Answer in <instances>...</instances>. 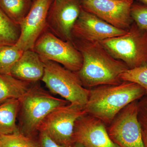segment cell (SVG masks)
I'll return each instance as SVG.
<instances>
[{"label":"cell","instance_id":"52a82bcc","mask_svg":"<svg viewBox=\"0 0 147 147\" xmlns=\"http://www.w3.org/2000/svg\"><path fill=\"white\" fill-rule=\"evenodd\" d=\"M86 114L84 108L69 103L54 110L46 117L38 131H45L59 144L71 147L74 144L73 135L75 123Z\"/></svg>","mask_w":147,"mask_h":147},{"label":"cell","instance_id":"9a60e30c","mask_svg":"<svg viewBox=\"0 0 147 147\" xmlns=\"http://www.w3.org/2000/svg\"><path fill=\"white\" fill-rule=\"evenodd\" d=\"M34 84L0 74V104L9 99L20 100Z\"/></svg>","mask_w":147,"mask_h":147},{"label":"cell","instance_id":"8992f818","mask_svg":"<svg viewBox=\"0 0 147 147\" xmlns=\"http://www.w3.org/2000/svg\"><path fill=\"white\" fill-rule=\"evenodd\" d=\"M32 50L42 61L55 62L74 72L82 67L83 57L73 43L59 38L47 28L36 40Z\"/></svg>","mask_w":147,"mask_h":147},{"label":"cell","instance_id":"f1b7e54d","mask_svg":"<svg viewBox=\"0 0 147 147\" xmlns=\"http://www.w3.org/2000/svg\"><path fill=\"white\" fill-rule=\"evenodd\" d=\"M0 147H2V146L1 145V143H0Z\"/></svg>","mask_w":147,"mask_h":147},{"label":"cell","instance_id":"8fae6325","mask_svg":"<svg viewBox=\"0 0 147 147\" xmlns=\"http://www.w3.org/2000/svg\"><path fill=\"white\" fill-rule=\"evenodd\" d=\"M127 30L113 26L94 14L82 9L74 25L71 37L72 40L100 42L107 38L122 35Z\"/></svg>","mask_w":147,"mask_h":147},{"label":"cell","instance_id":"603a6c76","mask_svg":"<svg viewBox=\"0 0 147 147\" xmlns=\"http://www.w3.org/2000/svg\"><path fill=\"white\" fill-rule=\"evenodd\" d=\"M138 119L142 127L147 129V95L139 100Z\"/></svg>","mask_w":147,"mask_h":147},{"label":"cell","instance_id":"7402d4cb","mask_svg":"<svg viewBox=\"0 0 147 147\" xmlns=\"http://www.w3.org/2000/svg\"><path fill=\"white\" fill-rule=\"evenodd\" d=\"M130 13L133 22L138 28L147 32V5L134 2Z\"/></svg>","mask_w":147,"mask_h":147},{"label":"cell","instance_id":"2e32d148","mask_svg":"<svg viewBox=\"0 0 147 147\" xmlns=\"http://www.w3.org/2000/svg\"><path fill=\"white\" fill-rule=\"evenodd\" d=\"M19 101L11 99L0 104V136L13 134L20 130L16 124Z\"/></svg>","mask_w":147,"mask_h":147},{"label":"cell","instance_id":"3957f363","mask_svg":"<svg viewBox=\"0 0 147 147\" xmlns=\"http://www.w3.org/2000/svg\"><path fill=\"white\" fill-rule=\"evenodd\" d=\"M19 101L18 117L20 131L33 137L40 124L54 110L67 105L65 99L55 97L38 84L34 83Z\"/></svg>","mask_w":147,"mask_h":147},{"label":"cell","instance_id":"4fadbf2b","mask_svg":"<svg viewBox=\"0 0 147 147\" xmlns=\"http://www.w3.org/2000/svg\"><path fill=\"white\" fill-rule=\"evenodd\" d=\"M73 139L74 143H79L84 147H119L110 139L106 125L87 114L76 121Z\"/></svg>","mask_w":147,"mask_h":147},{"label":"cell","instance_id":"4316f807","mask_svg":"<svg viewBox=\"0 0 147 147\" xmlns=\"http://www.w3.org/2000/svg\"><path fill=\"white\" fill-rule=\"evenodd\" d=\"M117 1L126 2H134V0H113Z\"/></svg>","mask_w":147,"mask_h":147},{"label":"cell","instance_id":"7a4b0ae2","mask_svg":"<svg viewBox=\"0 0 147 147\" xmlns=\"http://www.w3.org/2000/svg\"><path fill=\"white\" fill-rule=\"evenodd\" d=\"M146 94L141 86L129 81H123L117 85L98 86L90 89L84 110L86 114L109 125L125 106Z\"/></svg>","mask_w":147,"mask_h":147},{"label":"cell","instance_id":"44dd1931","mask_svg":"<svg viewBox=\"0 0 147 147\" xmlns=\"http://www.w3.org/2000/svg\"><path fill=\"white\" fill-rule=\"evenodd\" d=\"M122 81L137 83L144 88L147 95V65L129 69L121 75Z\"/></svg>","mask_w":147,"mask_h":147},{"label":"cell","instance_id":"f546056e","mask_svg":"<svg viewBox=\"0 0 147 147\" xmlns=\"http://www.w3.org/2000/svg\"><path fill=\"white\" fill-rule=\"evenodd\" d=\"M32 1H35V0H32Z\"/></svg>","mask_w":147,"mask_h":147},{"label":"cell","instance_id":"7c38bea8","mask_svg":"<svg viewBox=\"0 0 147 147\" xmlns=\"http://www.w3.org/2000/svg\"><path fill=\"white\" fill-rule=\"evenodd\" d=\"M133 3L113 0H82L84 10L113 26L126 30L133 22L130 13Z\"/></svg>","mask_w":147,"mask_h":147},{"label":"cell","instance_id":"484cf974","mask_svg":"<svg viewBox=\"0 0 147 147\" xmlns=\"http://www.w3.org/2000/svg\"><path fill=\"white\" fill-rule=\"evenodd\" d=\"M71 147H84L81 144H79V143H74L73 146Z\"/></svg>","mask_w":147,"mask_h":147},{"label":"cell","instance_id":"ac0fdd59","mask_svg":"<svg viewBox=\"0 0 147 147\" xmlns=\"http://www.w3.org/2000/svg\"><path fill=\"white\" fill-rule=\"evenodd\" d=\"M20 34L19 25L11 21L0 8V45H15Z\"/></svg>","mask_w":147,"mask_h":147},{"label":"cell","instance_id":"5b68a950","mask_svg":"<svg viewBox=\"0 0 147 147\" xmlns=\"http://www.w3.org/2000/svg\"><path fill=\"white\" fill-rule=\"evenodd\" d=\"M99 42L113 57L130 69L147 65V32L134 22L124 34Z\"/></svg>","mask_w":147,"mask_h":147},{"label":"cell","instance_id":"d6986e66","mask_svg":"<svg viewBox=\"0 0 147 147\" xmlns=\"http://www.w3.org/2000/svg\"><path fill=\"white\" fill-rule=\"evenodd\" d=\"M24 51L13 45H0V74H10L11 69Z\"/></svg>","mask_w":147,"mask_h":147},{"label":"cell","instance_id":"277c9868","mask_svg":"<svg viewBox=\"0 0 147 147\" xmlns=\"http://www.w3.org/2000/svg\"><path fill=\"white\" fill-rule=\"evenodd\" d=\"M42 61L45 71L41 81L50 91L84 109L88 100L90 89L83 86L76 72L55 62Z\"/></svg>","mask_w":147,"mask_h":147},{"label":"cell","instance_id":"ffe728a7","mask_svg":"<svg viewBox=\"0 0 147 147\" xmlns=\"http://www.w3.org/2000/svg\"><path fill=\"white\" fill-rule=\"evenodd\" d=\"M0 143L2 147H38L37 140L27 136L20 130L8 135H1Z\"/></svg>","mask_w":147,"mask_h":147},{"label":"cell","instance_id":"e0dca14e","mask_svg":"<svg viewBox=\"0 0 147 147\" xmlns=\"http://www.w3.org/2000/svg\"><path fill=\"white\" fill-rule=\"evenodd\" d=\"M32 0H0V8L15 24L19 25L32 5Z\"/></svg>","mask_w":147,"mask_h":147},{"label":"cell","instance_id":"30bf717a","mask_svg":"<svg viewBox=\"0 0 147 147\" xmlns=\"http://www.w3.org/2000/svg\"><path fill=\"white\" fill-rule=\"evenodd\" d=\"M53 0L34 1L29 13L19 24L20 34L15 45L19 50H32L36 40L47 29L48 11Z\"/></svg>","mask_w":147,"mask_h":147},{"label":"cell","instance_id":"ba28073f","mask_svg":"<svg viewBox=\"0 0 147 147\" xmlns=\"http://www.w3.org/2000/svg\"><path fill=\"white\" fill-rule=\"evenodd\" d=\"M138 102L135 100L125 106L107 127L110 139L119 147H144L138 119Z\"/></svg>","mask_w":147,"mask_h":147},{"label":"cell","instance_id":"d4e9b609","mask_svg":"<svg viewBox=\"0 0 147 147\" xmlns=\"http://www.w3.org/2000/svg\"><path fill=\"white\" fill-rule=\"evenodd\" d=\"M142 139L144 147H147V129L142 127Z\"/></svg>","mask_w":147,"mask_h":147},{"label":"cell","instance_id":"5bb4252c","mask_svg":"<svg viewBox=\"0 0 147 147\" xmlns=\"http://www.w3.org/2000/svg\"><path fill=\"white\" fill-rule=\"evenodd\" d=\"M45 71L44 64L33 50L24 51L11 69L10 74L16 79L31 83L41 80Z\"/></svg>","mask_w":147,"mask_h":147},{"label":"cell","instance_id":"6da1fadb","mask_svg":"<svg viewBox=\"0 0 147 147\" xmlns=\"http://www.w3.org/2000/svg\"><path fill=\"white\" fill-rule=\"evenodd\" d=\"M71 42L83 57L82 67L76 73L85 88L90 89L123 82L121 75L129 68L122 61L110 55L100 42L73 39Z\"/></svg>","mask_w":147,"mask_h":147},{"label":"cell","instance_id":"9c48e42d","mask_svg":"<svg viewBox=\"0 0 147 147\" xmlns=\"http://www.w3.org/2000/svg\"><path fill=\"white\" fill-rule=\"evenodd\" d=\"M82 9V0H53L47 14V30L62 40L71 42L72 28Z\"/></svg>","mask_w":147,"mask_h":147},{"label":"cell","instance_id":"cb8c5ba5","mask_svg":"<svg viewBox=\"0 0 147 147\" xmlns=\"http://www.w3.org/2000/svg\"><path fill=\"white\" fill-rule=\"evenodd\" d=\"M36 139L38 147H66L55 142L45 131H38Z\"/></svg>","mask_w":147,"mask_h":147},{"label":"cell","instance_id":"83f0119b","mask_svg":"<svg viewBox=\"0 0 147 147\" xmlns=\"http://www.w3.org/2000/svg\"><path fill=\"white\" fill-rule=\"evenodd\" d=\"M139 2L147 5V0H139Z\"/></svg>","mask_w":147,"mask_h":147}]
</instances>
